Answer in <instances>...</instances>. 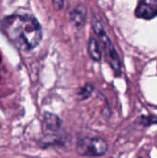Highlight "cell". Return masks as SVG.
I'll return each instance as SVG.
<instances>
[{"instance_id":"6da1fadb","label":"cell","mask_w":157,"mask_h":158,"mask_svg":"<svg viewBox=\"0 0 157 158\" xmlns=\"http://www.w3.org/2000/svg\"><path fill=\"white\" fill-rule=\"evenodd\" d=\"M3 32L19 50L30 51L35 48L43 37L39 21L31 15L12 14L1 22Z\"/></svg>"},{"instance_id":"7a4b0ae2","label":"cell","mask_w":157,"mask_h":158,"mask_svg":"<svg viewBox=\"0 0 157 158\" xmlns=\"http://www.w3.org/2000/svg\"><path fill=\"white\" fill-rule=\"evenodd\" d=\"M92 26L93 28L94 32L97 34V36L99 37L100 41L103 44L108 63L110 64L115 74L117 76H119L121 73V62H120L118 54L115 46L113 45L110 38L108 37L102 21L96 16H93L92 19Z\"/></svg>"},{"instance_id":"3957f363","label":"cell","mask_w":157,"mask_h":158,"mask_svg":"<svg viewBox=\"0 0 157 158\" xmlns=\"http://www.w3.org/2000/svg\"><path fill=\"white\" fill-rule=\"evenodd\" d=\"M76 150L82 156H102L107 152L108 143L100 137H85L78 141Z\"/></svg>"},{"instance_id":"277c9868","label":"cell","mask_w":157,"mask_h":158,"mask_svg":"<svg viewBox=\"0 0 157 158\" xmlns=\"http://www.w3.org/2000/svg\"><path fill=\"white\" fill-rule=\"evenodd\" d=\"M135 15L139 19L147 20L157 17V0H140Z\"/></svg>"},{"instance_id":"5b68a950","label":"cell","mask_w":157,"mask_h":158,"mask_svg":"<svg viewBox=\"0 0 157 158\" xmlns=\"http://www.w3.org/2000/svg\"><path fill=\"white\" fill-rule=\"evenodd\" d=\"M43 126L46 132H57L61 128L60 118L52 113H45L43 119Z\"/></svg>"},{"instance_id":"8992f818","label":"cell","mask_w":157,"mask_h":158,"mask_svg":"<svg viewBox=\"0 0 157 158\" xmlns=\"http://www.w3.org/2000/svg\"><path fill=\"white\" fill-rule=\"evenodd\" d=\"M71 21L77 26V27H81L84 25L87 18V12L86 8L82 5H79L75 9L71 12Z\"/></svg>"},{"instance_id":"52a82bcc","label":"cell","mask_w":157,"mask_h":158,"mask_svg":"<svg viewBox=\"0 0 157 158\" xmlns=\"http://www.w3.org/2000/svg\"><path fill=\"white\" fill-rule=\"evenodd\" d=\"M88 52H89V55H90V56L92 57L93 60H94V61H100L101 60L102 52H101V48H100L99 43L96 40V38L92 37L89 40Z\"/></svg>"},{"instance_id":"ba28073f","label":"cell","mask_w":157,"mask_h":158,"mask_svg":"<svg viewBox=\"0 0 157 158\" xmlns=\"http://www.w3.org/2000/svg\"><path fill=\"white\" fill-rule=\"evenodd\" d=\"M93 91V86L92 84H86L85 86L81 88L80 91L78 92V94H77L78 98L80 100H85L92 94Z\"/></svg>"},{"instance_id":"9c48e42d","label":"cell","mask_w":157,"mask_h":158,"mask_svg":"<svg viewBox=\"0 0 157 158\" xmlns=\"http://www.w3.org/2000/svg\"><path fill=\"white\" fill-rule=\"evenodd\" d=\"M52 2H53V6H54V7L56 9V10H60V9H62L63 8V6H64V0H52Z\"/></svg>"},{"instance_id":"30bf717a","label":"cell","mask_w":157,"mask_h":158,"mask_svg":"<svg viewBox=\"0 0 157 158\" xmlns=\"http://www.w3.org/2000/svg\"><path fill=\"white\" fill-rule=\"evenodd\" d=\"M144 119H145V120H143V124L146 126V125H147V123H146V122H144V121H146V120L148 119V118H144ZM150 119H151V120L149 121V123H148V124H154V123H157V120H155L153 117H151V118H150Z\"/></svg>"},{"instance_id":"8fae6325","label":"cell","mask_w":157,"mask_h":158,"mask_svg":"<svg viewBox=\"0 0 157 158\" xmlns=\"http://www.w3.org/2000/svg\"><path fill=\"white\" fill-rule=\"evenodd\" d=\"M0 62H1V58H0Z\"/></svg>"},{"instance_id":"7c38bea8","label":"cell","mask_w":157,"mask_h":158,"mask_svg":"<svg viewBox=\"0 0 157 158\" xmlns=\"http://www.w3.org/2000/svg\"><path fill=\"white\" fill-rule=\"evenodd\" d=\"M140 158H142V157H140Z\"/></svg>"}]
</instances>
